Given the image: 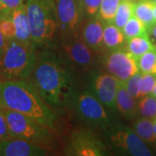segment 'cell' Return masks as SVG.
I'll use <instances>...</instances> for the list:
<instances>
[{
	"label": "cell",
	"instance_id": "39",
	"mask_svg": "<svg viewBox=\"0 0 156 156\" xmlns=\"http://www.w3.org/2000/svg\"><path fill=\"white\" fill-rule=\"evenodd\" d=\"M153 2H154V3H156V0H152Z\"/></svg>",
	"mask_w": 156,
	"mask_h": 156
},
{
	"label": "cell",
	"instance_id": "19",
	"mask_svg": "<svg viewBox=\"0 0 156 156\" xmlns=\"http://www.w3.org/2000/svg\"><path fill=\"white\" fill-rule=\"evenodd\" d=\"M134 130L136 134L139 135L141 139L146 142L153 143L156 142V136L154 133V122L152 119L148 118H141L138 119L134 122Z\"/></svg>",
	"mask_w": 156,
	"mask_h": 156
},
{
	"label": "cell",
	"instance_id": "2",
	"mask_svg": "<svg viewBox=\"0 0 156 156\" xmlns=\"http://www.w3.org/2000/svg\"><path fill=\"white\" fill-rule=\"evenodd\" d=\"M0 108L19 112L55 129L56 115L53 108L29 80H0Z\"/></svg>",
	"mask_w": 156,
	"mask_h": 156
},
{
	"label": "cell",
	"instance_id": "35",
	"mask_svg": "<svg viewBox=\"0 0 156 156\" xmlns=\"http://www.w3.org/2000/svg\"><path fill=\"white\" fill-rule=\"evenodd\" d=\"M151 95H153L154 96H155L156 97V83L155 85H154V89H153V91L151 92Z\"/></svg>",
	"mask_w": 156,
	"mask_h": 156
},
{
	"label": "cell",
	"instance_id": "16",
	"mask_svg": "<svg viewBox=\"0 0 156 156\" xmlns=\"http://www.w3.org/2000/svg\"><path fill=\"white\" fill-rule=\"evenodd\" d=\"M115 105L116 110L119 112V114L128 119H133L139 114L138 103L136 102V99H134L128 93L122 82L120 83L117 90Z\"/></svg>",
	"mask_w": 156,
	"mask_h": 156
},
{
	"label": "cell",
	"instance_id": "29",
	"mask_svg": "<svg viewBox=\"0 0 156 156\" xmlns=\"http://www.w3.org/2000/svg\"><path fill=\"white\" fill-rule=\"evenodd\" d=\"M0 31L6 40L15 38L16 29H15L14 23L11 21L10 17H7L0 21Z\"/></svg>",
	"mask_w": 156,
	"mask_h": 156
},
{
	"label": "cell",
	"instance_id": "28",
	"mask_svg": "<svg viewBox=\"0 0 156 156\" xmlns=\"http://www.w3.org/2000/svg\"><path fill=\"white\" fill-rule=\"evenodd\" d=\"M156 83V75L154 74H141L140 94L141 97L151 94Z\"/></svg>",
	"mask_w": 156,
	"mask_h": 156
},
{
	"label": "cell",
	"instance_id": "11",
	"mask_svg": "<svg viewBox=\"0 0 156 156\" xmlns=\"http://www.w3.org/2000/svg\"><path fill=\"white\" fill-rule=\"evenodd\" d=\"M105 66L108 72L122 83L140 72L137 59L128 50H112L106 56Z\"/></svg>",
	"mask_w": 156,
	"mask_h": 156
},
{
	"label": "cell",
	"instance_id": "10",
	"mask_svg": "<svg viewBox=\"0 0 156 156\" xmlns=\"http://www.w3.org/2000/svg\"><path fill=\"white\" fill-rule=\"evenodd\" d=\"M66 154L76 156L106 155V147L89 129H79L71 136L66 149Z\"/></svg>",
	"mask_w": 156,
	"mask_h": 156
},
{
	"label": "cell",
	"instance_id": "38",
	"mask_svg": "<svg viewBox=\"0 0 156 156\" xmlns=\"http://www.w3.org/2000/svg\"><path fill=\"white\" fill-rule=\"evenodd\" d=\"M1 10H5V9H3V8H2V7L0 6V11H1Z\"/></svg>",
	"mask_w": 156,
	"mask_h": 156
},
{
	"label": "cell",
	"instance_id": "6",
	"mask_svg": "<svg viewBox=\"0 0 156 156\" xmlns=\"http://www.w3.org/2000/svg\"><path fill=\"white\" fill-rule=\"evenodd\" d=\"M106 129L108 140L116 149L134 156L152 155L145 141L133 129L121 124H109Z\"/></svg>",
	"mask_w": 156,
	"mask_h": 156
},
{
	"label": "cell",
	"instance_id": "18",
	"mask_svg": "<svg viewBox=\"0 0 156 156\" xmlns=\"http://www.w3.org/2000/svg\"><path fill=\"white\" fill-rule=\"evenodd\" d=\"M154 5V2L152 0H140L134 5V15L144 23L147 28L156 23L153 11Z\"/></svg>",
	"mask_w": 156,
	"mask_h": 156
},
{
	"label": "cell",
	"instance_id": "32",
	"mask_svg": "<svg viewBox=\"0 0 156 156\" xmlns=\"http://www.w3.org/2000/svg\"><path fill=\"white\" fill-rule=\"evenodd\" d=\"M147 37L150 40L154 49L156 50V23L147 28Z\"/></svg>",
	"mask_w": 156,
	"mask_h": 156
},
{
	"label": "cell",
	"instance_id": "27",
	"mask_svg": "<svg viewBox=\"0 0 156 156\" xmlns=\"http://www.w3.org/2000/svg\"><path fill=\"white\" fill-rule=\"evenodd\" d=\"M101 1L102 0H83L85 17L89 19L98 17Z\"/></svg>",
	"mask_w": 156,
	"mask_h": 156
},
{
	"label": "cell",
	"instance_id": "7",
	"mask_svg": "<svg viewBox=\"0 0 156 156\" xmlns=\"http://www.w3.org/2000/svg\"><path fill=\"white\" fill-rule=\"evenodd\" d=\"M73 104L77 115L84 122L105 128L110 124L109 115L105 108L90 89L78 93Z\"/></svg>",
	"mask_w": 156,
	"mask_h": 156
},
{
	"label": "cell",
	"instance_id": "21",
	"mask_svg": "<svg viewBox=\"0 0 156 156\" xmlns=\"http://www.w3.org/2000/svg\"><path fill=\"white\" fill-rule=\"evenodd\" d=\"M134 5L130 0H122L118 6L116 14L113 23L116 25L118 28L122 29L127 23L130 17L134 15Z\"/></svg>",
	"mask_w": 156,
	"mask_h": 156
},
{
	"label": "cell",
	"instance_id": "4",
	"mask_svg": "<svg viewBox=\"0 0 156 156\" xmlns=\"http://www.w3.org/2000/svg\"><path fill=\"white\" fill-rule=\"evenodd\" d=\"M37 49L33 44L7 40L0 62V80H28L33 71Z\"/></svg>",
	"mask_w": 156,
	"mask_h": 156
},
{
	"label": "cell",
	"instance_id": "8",
	"mask_svg": "<svg viewBox=\"0 0 156 156\" xmlns=\"http://www.w3.org/2000/svg\"><path fill=\"white\" fill-rule=\"evenodd\" d=\"M58 35L81 32L85 18L83 0H55Z\"/></svg>",
	"mask_w": 156,
	"mask_h": 156
},
{
	"label": "cell",
	"instance_id": "14",
	"mask_svg": "<svg viewBox=\"0 0 156 156\" xmlns=\"http://www.w3.org/2000/svg\"><path fill=\"white\" fill-rule=\"evenodd\" d=\"M104 23L98 17L89 18L81 29V36L95 53L101 52L105 48L103 42Z\"/></svg>",
	"mask_w": 156,
	"mask_h": 156
},
{
	"label": "cell",
	"instance_id": "22",
	"mask_svg": "<svg viewBox=\"0 0 156 156\" xmlns=\"http://www.w3.org/2000/svg\"><path fill=\"white\" fill-rule=\"evenodd\" d=\"M122 30L127 40L134 37L147 36V25L134 15L130 17V19L127 22L125 26Z\"/></svg>",
	"mask_w": 156,
	"mask_h": 156
},
{
	"label": "cell",
	"instance_id": "36",
	"mask_svg": "<svg viewBox=\"0 0 156 156\" xmlns=\"http://www.w3.org/2000/svg\"><path fill=\"white\" fill-rule=\"evenodd\" d=\"M153 122H154V133H155L156 136V117L153 119Z\"/></svg>",
	"mask_w": 156,
	"mask_h": 156
},
{
	"label": "cell",
	"instance_id": "37",
	"mask_svg": "<svg viewBox=\"0 0 156 156\" xmlns=\"http://www.w3.org/2000/svg\"><path fill=\"white\" fill-rule=\"evenodd\" d=\"M154 19L156 21V3H154Z\"/></svg>",
	"mask_w": 156,
	"mask_h": 156
},
{
	"label": "cell",
	"instance_id": "33",
	"mask_svg": "<svg viewBox=\"0 0 156 156\" xmlns=\"http://www.w3.org/2000/svg\"><path fill=\"white\" fill-rule=\"evenodd\" d=\"M6 42H7V40L5 38V37L3 36V34L1 33V31H0V62H1V60H2L5 50Z\"/></svg>",
	"mask_w": 156,
	"mask_h": 156
},
{
	"label": "cell",
	"instance_id": "9",
	"mask_svg": "<svg viewBox=\"0 0 156 156\" xmlns=\"http://www.w3.org/2000/svg\"><path fill=\"white\" fill-rule=\"evenodd\" d=\"M59 37L61 54L75 69H88L93 64L95 52L84 42L81 32Z\"/></svg>",
	"mask_w": 156,
	"mask_h": 156
},
{
	"label": "cell",
	"instance_id": "1",
	"mask_svg": "<svg viewBox=\"0 0 156 156\" xmlns=\"http://www.w3.org/2000/svg\"><path fill=\"white\" fill-rule=\"evenodd\" d=\"M28 80L52 108L73 104L78 94L76 69L52 48L37 50V62Z\"/></svg>",
	"mask_w": 156,
	"mask_h": 156
},
{
	"label": "cell",
	"instance_id": "3",
	"mask_svg": "<svg viewBox=\"0 0 156 156\" xmlns=\"http://www.w3.org/2000/svg\"><path fill=\"white\" fill-rule=\"evenodd\" d=\"M25 9L33 44L37 49L53 48L58 32L55 0H27Z\"/></svg>",
	"mask_w": 156,
	"mask_h": 156
},
{
	"label": "cell",
	"instance_id": "25",
	"mask_svg": "<svg viewBox=\"0 0 156 156\" xmlns=\"http://www.w3.org/2000/svg\"><path fill=\"white\" fill-rule=\"evenodd\" d=\"M138 66L141 74L156 75V50H151L138 58Z\"/></svg>",
	"mask_w": 156,
	"mask_h": 156
},
{
	"label": "cell",
	"instance_id": "20",
	"mask_svg": "<svg viewBox=\"0 0 156 156\" xmlns=\"http://www.w3.org/2000/svg\"><path fill=\"white\" fill-rule=\"evenodd\" d=\"M151 50H154V47L147 37V35L128 39V50L137 60L143 54Z\"/></svg>",
	"mask_w": 156,
	"mask_h": 156
},
{
	"label": "cell",
	"instance_id": "5",
	"mask_svg": "<svg viewBox=\"0 0 156 156\" xmlns=\"http://www.w3.org/2000/svg\"><path fill=\"white\" fill-rule=\"evenodd\" d=\"M5 116L11 138L21 139L42 146L49 143L53 129L19 112L2 108Z\"/></svg>",
	"mask_w": 156,
	"mask_h": 156
},
{
	"label": "cell",
	"instance_id": "26",
	"mask_svg": "<svg viewBox=\"0 0 156 156\" xmlns=\"http://www.w3.org/2000/svg\"><path fill=\"white\" fill-rule=\"evenodd\" d=\"M140 83H141V73L140 72L136 73L125 82H122V84L128 90V93L136 100L141 98Z\"/></svg>",
	"mask_w": 156,
	"mask_h": 156
},
{
	"label": "cell",
	"instance_id": "34",
	"mask_svg": "<svg viewBox=\"0 0 156 156\" xmlns=\"http://www.w3.org/2000/svg\"><path fill=\"white\" fill-rule=\"evenodd\" d=\"M10 12H11V11H8V10H1L0 11V21L5 19V18L9 17Z\"/></svg>",
	"mask_w": 156,
	"mask_h": 156
},
{
	"label": "cell",
	"instance_id": "17",
	"mask_svg": "<svg viewBox=\"0 0 156 156\" xmlns=\"http://www.w3.org/2000/svg\"><path fill=\"white\" fill-rule=\"evenodd\" d=\"M125 36L122 30L118 28L114 23H104L103 29V42L105 47L109 50H115L124 44Z\"/></svg>",
	"mask_w": 156,
	"mask_h": 156
},
{
	"label": "cell",
	"instance_id": "15",
	"mask_svg": "<svg viewBox=\"0 0 156 156\" xmlns=\"http://www.w3.org/2000/svg\"><path fill=\"white\" fill-rule=\"evenodd\" d=\"M9 17L15 25V39L24 44H33L31 40L30 23L25 9V4L11 11Z\"/></svg>",
	"mask_w": 156,
	"mask_h": 156
},
{
	"label": "cell",
	"instance_id": "12",
	"mask_svg": "<svg viewBox=\"0 0 156 156\" xmlns=\"http://www.w3.org/2000/svg\"><path fill=\"white\" fill-rule=\"evenodd\" d=\"M120 81L108 74H97L91 81L90 90L103 106L112 111L116 110V95Z\"/></svg>",
	"mask_w": 156,
	"mask_h": 156
},
{
	"label": "cell",
	"instance_id": "24",
	"mask_svg": "<svg viewBox=\"0 0 156 156\" xmlns=\"http://www.w3.org/2000/svg\"><path fill=\"white\" fill-rule=\"evenodd\" d=\"M138 110L141 116L154 119L156 117V97L151 94L140 98Z\"/></svg>",
	"mask_w": 156,
	"mask_h": 156
},
{
	"label": "cell",
	"instance_id": "30",
	"mask_svg": "<svg viewBox=\"0 0 156 156\" xmlns=\"http://www.w3.org/2000/svg\"><path fill=\"white\" fill-rule=\"evenodd\" d=\"M11 135L9 133V128L7 125L5 116L3 109L0 108V141L10 139Z\"/></svg>",
	"mask_w": 156,
	"mask_h": 156
},
{
	"label": "cell",
	"instance_id": "13",
	"mask_svg": "<svg viewBox=\"0 0 156 156\" xmlns=\"http://www.w3.org/2000/svg\"><path fill=\"white\" fill-rule=\"evenodd\" d=\"M48 151L42 146L21 139L0 141V156H45Z\"/></svg>",
	"mask_w": 156,
	"mask_h": 156
},
{
	"label": "cell",
	"instance_id": "31",
	"mask_svg": "<svg viewBox=\"0 0 156 156\" xmlns=\"http://www.w3.org/2000/svg\"><path fill=\"white\" fill-rule=\"evenodd\" d=\"M27 0H0V6L3 9L12 11L25 4Z\"/></svg>",
	"mask_w": 156,
	"mask_h": 156
},
{
	"label": "cell",
	"instance_id": "23",
	"mask_svg": "<svg viewBox=\"0 0 156 156\" xmlns=\"http://www.w3.org/2000/svg\"><path fill=\"white\" fill-rule=\"evenodd\" d=\"M121 1L122 0H102L97 17L104 23H113Z\"/></svg>",
	"mask_w": 156,
	"mask_h": 156
},
{
	"label": "cell",
	"instance_id": "40",
	"mask_svg": "<svg viewBox=\"0 0 156 156\" xmlns=\"http://www.w3.org/2000/svg\"><path fill=\"white\" fill-rule=\"evenodd\" d=\"M130 1H132V0H130Z\"/></svg>",
	"mask_w": 156,
	"mask_h": 156
}]
</instances>
